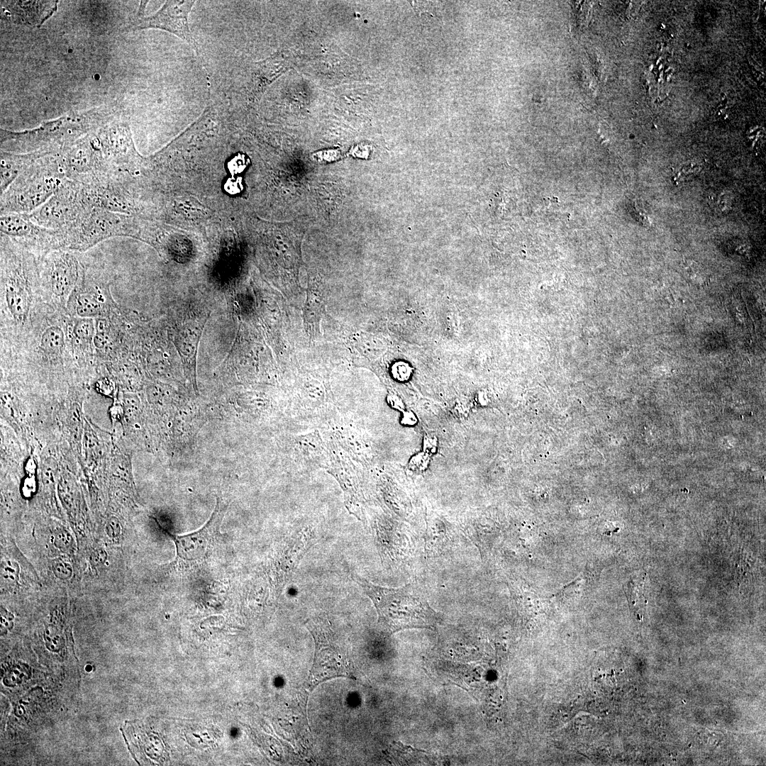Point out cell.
I'll list each match as a JSON object with an SVG mask.
<instances>
[{
    "mask_svg": "<svg viewBox=\"0 0 766 766\" xmlns=\"http://www.w3.org/2000/svg\"><path fill=\"white\" fill-rule=\"evenodd\" d=\"M104 161L111 173L123 172L136 165V152L128 128L123 124L104 125L96 131Z\"/></svg>",
    "mask_w": 766,
    "mask_h": 766,
    "instance_id": "cell-12",
    "label": "cell"
},
{
    "mask_svg": "<svg viewBox=\"0 0 766 766\" xmlns=\"http://www.w3.org/2000/svg\"><path fill=\"white\" fill-rule=\"evenodd\" d=\"M91 208L81 184L66 179L46 202L28 216L40 226L62 232L77 223Z\"/></svg>",
    "mask_w": 766,
    "mask_h": 766,
    "instance_id": "cell-7",
    "label": "cell"
},
{
    "mask_svg": "<svg viewBox=\"0 0 766 766\" xmlns=\"http://www.w3.org/2000/svg\"><path fill=\"white\" fill-rule=\"evenodd\" d=\"M431 462V455L425 452L414 455L409 462V468L414 472H423L427 470Z\"/></svg>",
    "mask_w": 766,
    "mask_h": 766,
    "instance_id": "cell-21",
    "label": "cell"
},
{
    "mask_svg": "<svg viewBox=\"0 0 766 766\" xmlns=\"http://www.w3.org/2000/svg\"><path fill=\"white\" fill-rule=\"evenodd\" d=\"M97 389L104 394H111L113 392V384L111 378L103 377L96 382Z\"/></svg>",
    "mask_w": 766,
    "mask_h": 766,
    "instance_id": "cell-27",
    "label": "cell"
},
{
    "mask_svg": "<svg viewBox=\"0 0 766 766\" xmlns=\"http://www.w3.org/2000/svg\"><path fill=\"white\" fill-rule=\"evenodd\" d=\"M323 314V301L319 299L318 293L310 290L307 293V299L304 310V322L306 331L315 336L319 331V324Z\"/></svg>",
    "mask_w": 766,
    "mask_h": 766,
    "instance_id": "cell-19",
    "label": "cell"
},
{
    "mask_svg": "<svg viewBox=\"0 0 766 766\" xmlns=\"http://www.w3.org/2000/svg\"><path fill=\"white\" fill-rule=\"evenodd\" d=\"M353 578L372 601L379 623L389 632L435 626L436 613L425 599L412 592L409 585L387 588L374 584L357 574H353Z\"/></svg>",
    "mask_w": 766,
    "mask_h": 766,
    "instance_id": "cell-3",
    "label": "cell"
},
{
    "mask_svg": "<svg viewBox=\"0 0 766 766\" xmlns=\"http://www.w3.org/2000/svg\"><path fill=\"white\" fill-rule=\"evenodd\" d=\"M196 1H166L161 9L155 14L143 16L144 7L142 4L139 13L130 24L131 30H140L149 28H160L172 33L192 45L197 51V44L189 26V15Z\"/></svg>",
    "mask_w": 766,
    "mask_h": 766,
    "instance_id": "cell-11",
    "label": "cell"
},
{
    "mask_svg": "<svg viewBox=\"0 0 766 766\" xmlns=\"http://www.w3.org/2000/svg\"><path fill=\"white\" fill-rule=\"evenodd\" d=\"M104 125L92 115L70 116L23 132L1 131V143L9 142L23 154L60 153Z\"/></svg>",
    "mask_w": 766,
    "mask_h": 766,
    "instance_id": "cell-4",
    "label": "cell"
},
{
    "mask_svg": "<svg viewBox=\"0 0 766 766\" xmlns=\"http://www.w3.org/2000/svg\"><path fill=\"white\" fill-rule=\"evenodd\" d=\"M107 558L106 551L103 548H98L92 552L89 560L93 566L98 567L104 564Z\"/></svg>",
    "mask_w": 766,
    "mask_h": 766,
    "instance_id": "cell-25",
    "label": "cell"
},
{
    "mask_svg": "<svg viewBox=\"0 0 766 766\" xmlns=\"http://www.w3.org/2000/svg\"><path fill=\"white\" fill-rule=\"evenodd\" d=\"M59 158L66 179L82 185L109 173L96 131L59 153Z\"/></svg>",
    "mask_w": 766,
    "mask_h": 766,
    "instance_id": "cell-8",
    "label": "cell"
},
{
    "mask_svg": "<svg viewBox=\"0 0 766 766\" xmlns=\"http://www.w3.org/2000/svg\"><path fill=\"white\" fill-rule=\"evenodd\" d=\"M81 253L57 249L39 258L40 290L45 303L67 311V301L87 268Z\"/></svg>",
    "mask_w": 766,
    "mask_h": 766,
    "instance_id": "cell-5",
    "label": "cell"
},
{
    "mask_svg": "<svg viewBox=\"0 0 766 766\" xmlns=\"http://www.w3.org/2000/svg\"><path fill=\"white\" fill-rule=\"evenodd\" d=\"M95 320L69 314L67 335L75 367L87 368L96 363L94 348Z\"/></svg>",
    "mask_w": 766,
    "mask_h": 766,
    "instance_id": "cell-15",
    "label": "cell"
},
{
    "mask_svg": "<svg viewBox=\"0 0 766 766\" xmlns=\"http://www.w3.org/2000/svg\"><path fill=\"white\" fill-rule=\"evenodd\" d=\"M53 543L56 548L65 551L71 548L73 544V538L67 531L61 529L55 533Z\"/></svg>",
    "mask_w": 766,
    "mask_h": 766,
    "instance_id": "cell-22",
    "label": "cell"
},
{
    "mask_svg": "<svg viewBox=\"0 0 766 766\" xmlns=\"http://www.w3.org/2000/svg\"><path fill=\"white\" fill-rule=\"evenodd\" d=\"M226 509V506L217 498L214 510L203 527L187 535H172L178 557L186 561L205 557L216 543Z\"/></svg>",
    "mask_w": 766,
    "mask_h": 766,
    "instance_id": "cell-14",
    "label": "cell"
},
{
    "mask_svg": "<svg viewBox=\"0 0 766 766\" xmlns=\"http://www.w3.org/2000/svg\"><path fill=\"white\" fill-rule=\"evenodd\" d=\"M2 577L9 582H16L19 574V567L17 563L6 561L2 564Z\"/></svg>",
    "mask_w": 766,
    "mask_h": 766,
    "instance_id": "cell-23",
    "label": "cell"
},
{
    "mask_svg": "<svg viewBox=\"0 0 766 766\" xmlns=\"http://www.w3.org/2000/svg\"><path fill=\"white\" fill-rule=\"evenodd\" d=\"M121 525L116 517L109 518L106 526V534L112 538L118 536L121 533Z\"/></svg>",
    "mask_w": 766,
    "mask_h": 766,
    "instance_id": "cell-26",
    "label": "cell"
},
{
    "mask_svg": "<svg viewBox=\"0 0 766 766\" xmlns=\"http://www.w3.org/2000/svg\"><path fill=\"white\" fill-rule=\"evenodd\" d=\"M120 309L111 294L109 282L88 268L66 306L72 316L94 319L108 316Z\"/></svg>",
    "mask_w": 766,
    "mask_h": 766,
    "instance_id": "cell-9",
    "label": "cell"
},
{
    "mask_svg": "<svg viewBox=\"0 0 766 766\" xmlns=\"http://www.w3.org/2000/svg\"><path fill=\"white\" fill-rule=\"evenodd\" d=\"M37 154H14L1 152V194L34 160Z\"/></svg>",
    "mask_w": 766,
    "mask_h": 766,
    "instance_id": "cell-17",
    "label": "cell"
},
{
    "mask_svg": "<svg viewBox=\"0 0 766 766\" xmlns=\"http://www.w3.org/2000/svg\"><path fill=\"white\" fill-rule=\"evenodd\" d=\"M438 438L435 436L425 435L423 440V452L428 455H434L438 450Z\"/></svg>",
    "mask_w": 766,
    "mask_h": 766,
    "instance_id": "cell-24",
    "label": "cell"
},
{
    "mask_svg": "<svg viewBox=\"0 0 766 766\" xmlns=\"http://www.w3.org/2000/svg\"><path fill=\"white\" fill-rule=\"evenodd\" d=\"M645 576L643 573L632 576L624 587L631 609L638 618L643 615L645 606L643 593Z\"/></svg>",
    "mask_w": 766,
    "mask_h": 766,
    "instance_id": "cell-18",
    "label": "cell"
},
{
    "mask_svg": "<svg viewBox=\"0 0 766 766\" xmlns=\"http://www.w3.org/2000/svg\"><path fill=\"white\" fill-rule=\"evenodd\" d=\"M0 350L11 348L30 330L42 310L38 260L1 233Z\"/></svg>",
    "mask_w": 766,
    "mask_h": 766,
    "instance_id": "cell-1",
    "label": "cell"
},
{
    "mask_svg": "<svg viewBox=\"0 0 766 766\" xmlns=\"http://www.w3.org/2000/svg\"><path fill=\"white\" fill-rule=\"evenodd\" d=\"M1 233L40 258L48 252L62 249L58 231L38 226L28 214L6 213L0 217Z\"/></svg>",
    "mask_w": 766,
    "mask_h": 766,
    "instance_id": "cell-10",
    "label": "cell"
},
{
    "mask_svg": "<svg viewBox=\"0 0 766 766\" xmlns=\"http://www.w3.org/2000/svg\"><path fill=\"white\" fill-rule=\"evenodd\" d=\"M51 567L54 575L59 579H69L72 575L73 570L71 565L62 558L54 559Z\"/></svg>",
    "mask_w": 766,
    "mask_h": 766,
    "instance_id": "cell-20",
    "label": "cell"
},
{
    "mask_svg": "<svg viewBox=\"0 0 766 766\" xmlns=\"http://www.w3.org/2000/svg\"><path fill=\"white\" fill-rule=\"evenodd\" d=\"M128 215L92 207L77 223L60 232L62 249L83 252L116 236H133Z\"/></svg>",
    "mask_w": 766,
    "mask_h": 766,
    "instance_id": "cell-6",
    "label": "cell"
},
{
    "mask_svg": "<svg viewBox=\"0 0 766 766\" xmlns=\"http://www.w3.org/2000/svg\"><path fill=\"white\" fill-rule=\"evenodd\" d=\"M94 348L96 363L117 360L126 345L130 316L121 308L105 317L95 318Z\"/></svg>",
    "mask_w": 766,
    "mask_h": 766,
    "instance_id": "cell-13",
    "label": "cell"
},
{
    "mask_svg": "<svg viewBox=\"0 0 766 766\" xmlns=\"http://www.w3.org/2000/svg\"><path fill=\"white\" fill-rule=\"evenodd\" d=\"M401 423L406 426H413L418 423V418L411 411H404Z\"/></svg>",
    "mask_w": 766,
    "mask_h": 766,
    "instance_id": "cell-29",
    "label": "cell"
},
{
    "mask_svg": "<svg viewBox=\"0 0 766 766\" xmlns=\"http://www.w3.org/2000/svg\"><path fill=\"white\" fill-rule=\"evenodd\" d=\"M203 323L202 321L191 320L180 328L175 338L176 346L182 359L186 376L195 392H197L196 355Z\"/></svg>",
    "mask_w": 766,
    "mask_h": 766,
    "instance_id": "cell-16",
    "label": "cell"
},
{
    "mask_svg": "<svg viewBox=\"0 0 766 766\" xmlns=\"http://www.w3.org/2000/svg\"><path fill=\"white\" fill-rule=\"evenodd\" d=\"M66 179L59 154H37L1 194V215L28 214L46 202Z\"/></svg>",
    "mask_w": 766,
    "mask_h": 766,
    "instance_id": "cell-2",
    "label": "cell"
},
{
    "mask_svg": "<svg viewBox=\"0 0 766 766\" xmlns=\"http://www.w3.org/2000/svg\"><path fill=\"white\" fill-rule=\"evenodd\" d=\"M387 401L389 406L394 409H397L401 411H405V405L402 399L394 394H389L387 396Z\"/></svg>",
    "mask_w": 766,
    "mask_h": 766,
    "instance_id": "cell-28",
    "label": "cell"
}]
</instances>
